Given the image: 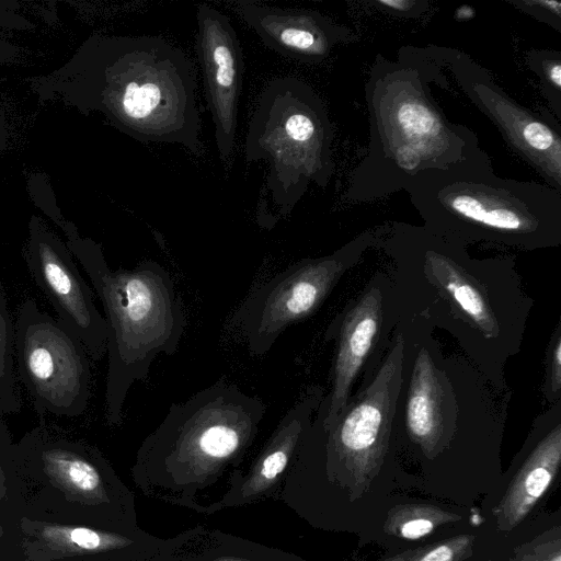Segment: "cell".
Masks as SVG:
<instances>
[{"label":"cell","instance_id":"2e32d148","mask_svg":"<svg viewBox=\"0 0 561 561\" xmlns=\"http://www.w3.org/2000/svg\"><path fill=\"white\" fill-rule=\"evenodd\" d=\"M154 561H296L289 552L197 527L164 540Z\"/></svg>","mask_w":561,"mask_h":561},{"label":"cell","instance_id":"d4e9b609","mask_svg":"<svg viewBox=\"0 0 561 561\" xmlns=\"http://www.w3.org/2000/svg\"><path fill=\"white\" fill-rule=\"evenodd\" d=\"M369 4L396 18L417 19L430 10L426 0H370Z\"/></svg>","mask_w":561,"mask_h":561},{"label":"cell","instance_id":"f1b7e54d","mask_svg":"<svg viewBox=\"0 0 561 561\" xmlns=\"http://www.w3.org/2000/svg\"><path fill=\"white\" fill-rule=\"evenodd\" d=\"M7 138H8V129H7L5 115H4L2 107L0 106V157L5 148Z\"/></svg>","mask_w":561,"mask_h":561},{"label":"cell","instance_id":"cb8c5ba5","mask_svg":"<svg viewBox=\"0 0 561 561\" xmlns=\"http://www.w3.org/2000/svg\"><path fill=\"white\" fill-rule=\"evenodd\" d=\"M470 536H459L444 543L415 552L408 561H462L471 543Z\"/></svg>","mask_w":561,"mask_h":561},{"label":"cell","instance_id":"4fadbf2b","mask_svg":"<svg viewBox=\"0 0 561 561\" xmlns=\"http://www.w3.org/2000/svg\"><path fill=\"white\" fill-rule=\"evenodd\" d=\"M243 21L272 50L301 62H320L357 34L318 11L280 8L255 1L236 2Z\"/></svg>","mask_w":561,"mask_h":561},{"label":"cell","instance_id":"7c38bea8","mask_svg":"<svg viewBox=\"0 0 561 561\" xmlns=\"http://www.w3.org/2000/svg\"><path fill=\"white\" fill-rule=\"evenodd\" d=\"M196 20V50L205 95L215 126L217 150L226 161L236 141L244 70L242 49L229 16L216 8L201 3Z\"/></svg>","mask_w":561,"mask_h":561},{"label":"cell","instance_id":"7402d4cb","mask_svg":"<svg viewBox=\"0 0 561 561\" xmlns=\"http://www.w3.org/2000/svg\"><path fill=\"white\" fill-rule=\"evenodd\" d=\"M408 517L398 524L400 536L407 539L424 537L432 533L437 523H444L449 519L448 515L440 511L430 508H412Z\"/></svg>","mask_w":561,"mask_h":561},{"label":"cell","instance_id":"f546056e","mask_svg":"<svg viewBox=\"0 0 561 561\" xmlns=\"http://www.w3.org/2000/svg\"><path fill=\"white\" fill-rule=\"evenodd\" d=\"M414 552H415V550L407 551V552L400 553L396 557H392L386 561H408L413 556Z\"/></svg>","mask_w":561,"mask_h":561},{"label":"cell","instance_id":"1f68e13d","mask_svg":"<svg viewBox=\"0 0 561 561\" xmlns=\"http://www.w3.org/2000/svg\"><path fill=\"white\" fill-rule=\"evenodd\" d=\"M148 561H154V560H153V558H152V559H150V560H148Z\"/></svg>","mask_w":561,"mask_h":561},{"label":"cell","instance_id":"277c9868","mask_svg":"<svg viewBox=\"0 0 561 561\" xmlns=\"http://www.w3.org/2000/svg\"><path fill=\"white\" fill-rule=\"evenodd\" d=\"M67 245L79 261L100 298L108 330L106 344L105 416L119 425L130 387L145 380L161 353L173 355L182 340L186 319L170 273L146 260L130 270H112L101 245L81 237L61 216Z\"/></svg>","mask_w":561,"mask_h":561},{"label":"cell","instance_id":"44dd1931","mask_svg":"<svg viewBox=\"0 0 561 561\" xmlns=\"http://www.w3.org/2000/svg\"><path fill=\"white\" fill-rule=\"evenodd\" d=\"M525 62L538 77L543 96L561 121V51L530 49L525 54Z\"/></svg>","mask_w":561,"mask_h":561},{"label":"cell","instance_id":"52a82bcc","mask_svg":"<svg viewBox=\"0 0 561 561\" xmlns=\"http://www.w3.org/2000/svg\"><path fill=\"white\" fill-rule=\"evenodd\" d=\"M19 378L39 416L78 417L91 399L90 356L61 322L25 299L14 322Z\"/></svg>","mask_w":561,"mask_h":561},{"label":"cell","instance_id":"7a4b0ae2","mask_svg":"<svg viewBox=\"0 0 561 561\" xmlns=\"http://www.w3.org/2000/svg\"><path fill=\"white\" fill-rule=\"evenodd\" d=\"M443 70L434 45L403 46L397 60L376 56L365 84L368 146L350 174L344 202L381 199L481 148L476 133L450 122L434 100L432 83L448 89Z\"/></svg>","mask_w":561,"mask_h":561},{"label":"cell","instance_id":"484cf974","mask_svg":"<svg viewBox=\"0 0 561 561\" xmlns=\"http://www.w3.org/2000/svg\"><path fill=\"white\" fill-rule=\"evenodd\" d=\"M19 3L12 0H0V28L33 30L35 25L18 13Z\"/></svg>","mask_w":561,"mask_h":561},{"label":"cell","instance_id":"8fae6325","mask_svg":"<svg viewBox=\"0 0 561 561\" xmlns=\"http://www.w3.org/2000/svg\"><path fill=\"white\" fill-rule=\"evenodd\" d=\"M403 341L399 336L371 385L351 408L321 430L328 435L330 462L360 472L380 459L389 436L402 373ZM321 425V424H320Z\"/></svg>","mask_w":561,"mask_h":561},{"label":"cell","instance_id":"5b68a950","mask_svg":"<svg viewBox=\"0 0 561 561\" xmlns=\"http://www.w3.org/2000/svg\"><path fill=\"white\" fill-rule=\"evenodd\" d=\"M404 191L425 227L462 242L534 249L561 241V192L499 176L482 148L446 169L417 175Z\"/></svg>","mask_w":561,"mask_h":561},{"label":"cell","instance_id":"ba28073f","mask_svg":"<svg viewBox=\"0 0 561 561\" xmlns=\"http://www.w3.org/2000/svg\"><path fill=\"white\" fill-rule=\"evenodd\" d=\"M370 239L360 237L331 255L300 260L253 290L232 318L250 354L265 355L286 329L312 314Z\"/></svg>","mask_w":561,"mask_h":561},{"label":"cell","instance_id":"ffe728a7","mask_svg":"<svg viewBox=\"0 0 561 561\" xmlns=\"http://www.w3.org/2000/svg\"><path fill=\"white\" fill-rule=\"evenodd\" d=\"M14 323L8 307V296L0 282V412L16 413L21 400L14 374Z\"/></svg>","mask_w":561,"mask_h":561},{"label":"cell","instance_id":"4316f807","mask_svg":"<svg viewBox=\"0 0 561 561\" xmlns=\"http://www.w3.org/2000/svg\"><path fill=\"white\" fill-rule=\"evenodd\" d=\"M550 390L558 393L561 386V342L559 334L554 339V344L550 356Z\"/></svg>","mask_w":561,"mask_h":561},{"label":"cell","instance_id":"6da1fadb","mask_svg":"<svg viewBox=\"0 0 561 561\" xmlns=\"http://www.w3.org/2000/svg\"><path fill=\"white\" fill-rule=\"evenodd\" d=\"M28 82L39 100L99 112L137 141L203 152L193 64L161 36L94 33L64 65Z\"/></svg>","mask_w":561,"mask_h":561},{"label":"cell","instance_id":"603a6c76","mask_svg":"<svg viewBox=\"0 0 561 561\" xmlns=\"http://www.w3.org/2000/svg\"><path fill=\"white\" fill-rule=\"evenodd\" d=\"M518 11L561 33V2L554 0H507Z\"/></svg>","mask_w":561,"mask_h":561},{"label":"cell","instance_id":"9a60e30c","mask_svg":"<svg viewBox=\"0 0 561 561\" xmlns=\"http://www.w3.org/2000/svg\"><path fill=\"white\" fill-rule=\"evenodd\" d=\"M381 320V297L373 288L345 314L340 331L332 391L318 420L328 428L347 405L350 388L367 357Z\"/></svg>","mask_w":561,"mask_h":561},{"label":"cell","instance_id":"5bb4252c","mask_svg":"<svg viewBox=\"0 0 561 561\" xmlns=\"http://www.w3.org/2000/svg\"><path fill=\"white\" fill-rule=\"evenodd\" d=\"M319 392L308 390L280 419L247 473L232 472L219 510L247 505L272 496L289 468L318 407Z\"/></svg>","mask_w":561,"mask_h":561},{"label":"cell","instance_id":"ac0fdd59","mask_svg":"<svg viewBox=\"0 0 561 561\" xmlns=\"http://www.w3.org/2000/svg\"><path fill=\"white\" fill-rule=\"evenodd\" d=\"M561 459V431L556 426L535 448L505 496L499 517L511 528L533 508L550 485Z\"/></svg>","mask_w":561,"mask_h":561},{"label":"cell","instance_id":"4dcf8cb0","mask_svg":"<svg viewBox=\"0 0 561 561\" xmlns=\"http://www.w3.org/2000/svg\"><path fill=\"white\" fill-rule=\"evenodd\" d=\"M549 561H561L560 552L558 551Z\"/></svg>","mask_w":561,"mask_h":561},{"label":"cell","instance_id":"e0dca14e","mask_svg":"<svg viewBox=\"0 0 561 561\" xmlns=\"http://www.w3.org/2000/svg\"><path fill=\"white\" fill-rule=\"evenodd\" d=\"M414 230L424 245L426 270L467 319L486 336L496 335L499 327L488 300L463 268L442 251L439 233L425 226Z\"/></svg>","mask_w":561,"mask_h":561},{"label":"cell","instance_id":"3957f363","mask_svg":"<svg viewBox=\"0 0 561 561\" xmlns=\"http://www.w3.org/2000/svg\"><path fill=\"white\" fill-rule=\"evenodd\" d=\"M265 413L261 398L226 380L172 403L137 451L136 483L148 496L201 512V495L238 469Z\"/></svg>","mask_w":561,"mask_h":561},{"label":"cell","instance_id":"30bf717a","mask_svg":"<svg viewBox=\"0 0 561 561\" xmlns=\"http://www.w3.org/2000/svg\"><path fill=\"white\" fill-rule=\"evenodd\" d=\"M24 256L33 280L54 308L57 320L81 341L92 360L101 359L108 337L105 318L98 310L93 291L67 243L37 216H32L28 222Z\"/></svg>","mask_w":561,"mask_h":561},{"label":"cell","instance_id":"9c48e42d","mask_svg":"<svg viewBox=\"0 0 561 561\" xmlns=\"http://www.w3.org/2000/svg\"><path fill=\"white\" fill-rule=\"evenodd\" d=\"M438 53L443 69L449 70L460 90L496 126L510 148L547 185L561 192V131L553 118L517 103L468 54L449 47H438Z\"/></svg>","mask_w":561,"mask_h":561},{"label":"cell","instance_id":"d6986e66","mask_svg":"<svg viewBox=\"0 0 561 561\" xmlns=\"http://www.w3.org/2000/svg\"><path fill=\"white\" fill-rule=\"evenodd\" d=\"M443 391L433 362L422 350L414 364L408 404L407 426L414 440L432 450L443 434Z\"/></svg>","mask_w":561,"mask_h":561},{"label":"cell","instance_id":"83f0119b","mask_svg":"<svg viewBox=\"0 0 561 561\" xmlns=\"http://www.w3.org/2000/svg\"><path fill=\"white\" fill-rule=\"evenodd\" d=\"M19 55V49L12 43L0 38V64L13 62Z\"/></svg>","mask_w":561,"mask_h":561},{"label":"cell","instance_id":"8992f818","mask_svg":"<svg viewBox=\"0 0 561 561\" xmlns=\"http://www.w3.org/2000/svg\"><path fill=\"white\" fill-rule=\"evenodd\" d=\"M334 131L322 99L295 77L273 79L260 95L245 137L248 162L267 161L257 221L286 218L311 183L324 188L334 174Z\"/></svg>","mask_w":561,"mask_h":561}]
</instances>
